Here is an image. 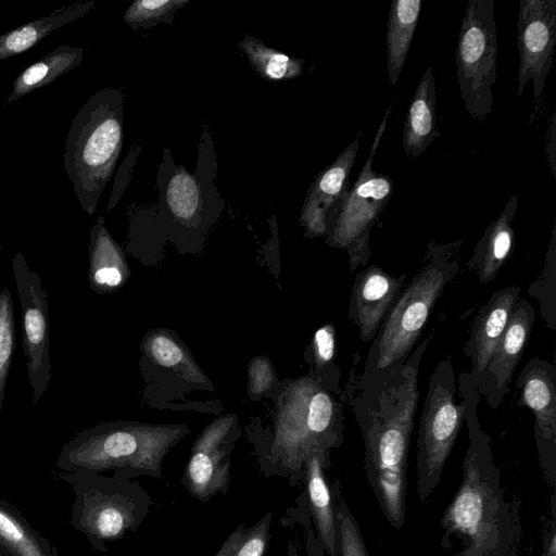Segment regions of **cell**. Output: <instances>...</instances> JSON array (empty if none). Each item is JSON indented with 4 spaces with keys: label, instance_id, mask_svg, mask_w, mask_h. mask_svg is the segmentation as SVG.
Returning a JSON list of instances; mask_svg holds the SVG:
<instances>
[{
    "label": "cell",
    "instance_id": "cell-32",
    "mask_svg": "<svg viewBox=\"0 0 556 556\" xmlns=\"http://www.w3.org/2000/svg\"><path fill=\"white\" fill-rule=\"evenodd\" d=\"M189 0H136L125 11L123 20L132 29L150 28L159 23L169 24L175 12Z\"/></svg>",
    "mask_w": 556,
    "mask_h": 556
},
{
    "label": "cell",
    "instance_id": "cell-37",
    "mask_svg": "<svg viewBox=\"0 0 556 556\" xmlns=\"http://www.w3.org/2000/svg\"><path fill=\"white\" fill-rule=\"evenodd\" d=\"M287 556H299L296 546L292 541L288 543Z\"/></svg>",
    "mask_w": 556,
    "mask_h": 556
},
{
    "label": "cell",
    "instance_id": "cell-12",
    "mask_svg": "<svg viewBox=\"0 0 556 556\" xmlns=\"http://www.w3.org/2000/svg\"><path fill=\"white\" fill-rule=\"evenodd\" d=\"M519 53L518 97L532 80L533 97H541L553 66L556 42V0H520L517 23Z\"/></svg>",
    "mask_w": 556,
    "mask_h": 556
},
{
    "label": "cell",
    "instance_id": "cell-16",
    "mask_svg": "<svg viewBox=\"0 0 556 556\" xmlns=\"http://www.w3.org/2000/svg\"><path fill=\"white\" fill-rule=\"evenodd\" d=\"M358 148L357 136L331 165L316 176L308 188L300 216L306 237L326 236L331 216L351 188L350 174Z\"/></svg>",
    "mask_w": 556,
    "mask_h": 556
},
{
    "label": "cell",
    "instance_id": "cell-10",
    "mask_svg": "<svg viewBox=\"0 0 556 556\" xmlns=\"http://www.w3.org/2000/svg\"><path fill=\"white\" fill-rule=\"evenodd\" d=\"M12 271L21 304L23 353L36 406L52 378L48 298L39 275L29 268L22 252L14 254Z\"/></svg>",
    "mask_w": 556,
    "mask_h": 556
},
{
    "label": "cell",
    "instance_id": "cell-21",
    "mask_svg": "<svg viewBox=\"0 0 556 556\" xmlns=\"http://www.w3.org/2000/svg\"><path fill=\"white\" fill-rule=\"evenodd\" d=\"M435 78L429 66L412 98L404 122L402 143L409 157L424 153L437 136Z\"/></svg>",
    "mask_w": 556,
    "mask_h": 556
},
{
    "label": "cell",
    "instance_id": "cell-6",
    "mask_svg": "<svg viewBox=\"0 0 556 556\" xmlns=\"http://www.w3.org/2000/svg\"><path fill=\"white\" fill-rule=\"evenodd\" d=\"M188 433L185 425L103 422L79 433L67 453L94 468L161 478L165 455Z\"/></svg>",
    "mask_w": 556,
    "mask_h": 556
},
{
    "label": "cell",
    "instance_id": "cell-25",
    "mask_svg": "<svg viewBox=\"0 0 556 556\" xmlns=\"http://www.w3.org/2000/svg\"><path fill=\"white\" fill-rule=\"evenodd\" d=\"M148 358L161 367L178 372L185 380L201 388H212L211 381L192 358L185 344L170 331L156 329L142 341Z\"/></svg>",
    "mask_w": 556,
    "mask_h": 556
},
{
    "label": "cell",
    "instance_id": "cell-29",
    "mask_svg": "<svg viewBox=\"0 0 556 556\" xmlns=\"http://www.w3.org/2000/svg\"><path fill=\"white\" fill-rule=\"evenodd\" d=\"M528 294L540 304V314L551 330L556 329V224L544 258L543 269L528 288Z\"/></svg>",
    "mask_w": 556,
    "mask_h": 556
},
{
    "label": "cell",
    "instance_id": "cell-14",
    "mask_svg": "<svg viewBox=\"0 0 556 556\" xmlns=\"http://www.w3.org/2000/svg\"><path fill=\"white\" fill-rule=\"evenodd\" d=\"M535 319V309L519 299L483 372L476 379L478 393L495 410L510 391L515 369L522 357Z\"/></svg>",
    "mask_w": 556,
    "mask_h": 556
},
{
    "label": "cell",
    "instance_id": "cell-17",
    "mask_svg": "<svg viewBox=\"0 0 556 556\" xmlns=\"http://www.w3.org/2000/svg\"><path fill=\"white\" fill-rule=\"evenodd\" d=\"M521 288L509 286L492 294L478 311L464 352L471 362L469 375L476 380L486 368L506 328L514 307L520 299Z\"/></svg>",
    "mask_w": 556,
    "mask_h": 556
},
{
    "label": "cell",
    "instance_id": "cell-9",
    "mask_svg": "<svg viewBox=\"0 0 556 556\" xmlns=\"http://www.w3.org/2000/svg\"><path fill=\"white\" fill-rule=\"evenodd\" d=\"M460 98L473 118L492 111L497 77V34L494 0H470L462 20L456 47Z\"/></svg>",
    "mask_w": 556,
    "mask_h": 556
},
{
    "label": "cell",
    "instance_id": "cell-2",
    "mask_svg": "<svg viewBox=\"0 0 556 556\" xmlns=\"http://www.w3.org/2000/svg\"><path fill=\"white\" fill-rule=\"evenodd\" d=\"M459 392L469 443L462 482L441 519L442 542L450 538L459 541L460 549L454 556H517L521 538L518 513L506 501L490 435L478 419L477 382L469 372L460 374Z\"/></svg>",
    "mask_w": 556,
    "mask_h": 556
},
{
    "label": "cell",
    "instance_id": "cell-18",
    "mask_svg": "<svg viewBox=\"0 0 556 556\" xmlns=\"http://www.w3.org/2000/svg\"><path fill=\"white\" fill-rule=\"evenodd\" d=\"M329 466L330 451H312L304 464L303 482L321 547L328 556H338L333 496L326 478Z\"/></svg>",
    "mask_w": 556,
    "mask_h": 556
},
{
    "label": "cell",
    "instance_id": "cell-1",
    "mask_svg": "<svg viewBox=\"0 0 556 556\" xmlns=\"http://www.w3.org/2000/svg\"><path fill=\"white\" fill-rule=\"evenodd\" d=\"M431 332L397 370L364 376L353 355L342 402L350 407L364 442L367 480L388 522L401 530L406 516L407 457L418 404V372Z\"/></svg>",
    "mask_w": 556,
    "mask_h": 556
},
{
    "label": "cell",
    "instance_id": "cell-30",
    "mask_svg": "<svg viewBox=\"0 0 556 556\" xmlns=\"http://www.w3.org/2000/svg\"><path fill=\"white\" fill-rule=\"evenodd\" d=\"M273 513L268 511L251 527L239 525L214 556H264L270 536Z\"/></svg>",
    "mask_w": 556,
    "mask_h": 556
},
{
    "label": "cell",
    "instance_id": "cell-4",
    "mask_svg": "<svg viewBox=\"0 0 556 556\" xmlns=\"http://www.w3.org/2000/svg\"><path fill=\"white\" fill-rule=\"evenodd\" d=\"M462 241L430 242L419 269L403 288L367 352L362 375L383 376L403 366L431 312L460 269Z\"/></svg>",
    "mask_w": 556,
    "mask_h": 556
},
{
    "label": "cell",
    "instance_id": "cell-36",
    "mask_svg": "<svg viewBox=\"0 0 556 556\" xmlns=\"http://www.w3.org/2000/svg\"><path fill=\"white\" fill-rule=\"evenodd\" d=\"M556 121H555V114L552 115L548 130H547V141H546V154H547V161L551 167V172L553 176H555V164H556Z\"/></svg>",
    "mask_w": 556,
    "mask_h": 556
},
{
    "label": "cell",
    "instance_id": "cell-11",
    "mask_svg": "<svg viewBox=\"0 0 556 556\" xmlns=\"http://www.w3.org/2000/svg\"><path fill=\"white\" fill-rule=\"evenodd\" d=\"M239 435L235 415L213 420L200 433L182 475V484L191 496L204 504L218 493L227 494L230 454Z\"/></svg>",
    "mask_w": 556,
    "mask_h": 556
},
{
    "label": "cell",
    "instance_id": "cell-19",
    "mask_svg": "<svg viewBox=\"0 0 556 556\" xmlns=\"http://www.w3.org/2000/svg\"><path fill=\"white\" fill-rule=\"evenodd\" d=\"M517 204L518 197H510L500 216L485 228L473 249L472 257L466 264L469 269L476 271L481 283L493 280L514 252L513 220Z\"/></svg>",
    "mask_w": 556,
    "mask_h": 556
},
{
    "label": "cell",
    "instance_id": "cell-24",
    "mask_svg": "<svg viewBox=\"0 0 556 556\" xmlns=\"http://www.w3.org/2000/svg\"><path fill=\"white\" fill-rule=\"evenodd\" d=\"M84 48L62 45L24 68L14 79L4 105L42 88L71 72L83 61Z\"/></svg>",
    "mask_w": 556,
    "mask_h": 556
},
{
    "label": "cell",
    "instance_id": "cell-26",
    "mask_svg": "<svg viewBox=\"0 0 556 556\" xmlns=\"http://www.w3.org/2000/svg\"><path fill=\"white\" fill-rule=\"evenodd\" d=\"M164 201L172 217L182 225L201 220L204 198L197 177L184 167L175 168L165 186Z\"/></svg>",
    "mask_w": 556,
    "mask_h": 556
},
{
    "label": "cell",
    "instance_id": "cell-7",
    "mask_svg": "<svg viewBox=\"0 0 556 556\" xmlns=\"http://www.w3.org/2000/svg\"><path fill=\"white\" fill-rule=\"evenodd\" d=\"M456 377L451 358L431 374L420 416L416 456V489L421 503L438 486L464 420V403H456Z\"/></svg>",
    "mask_w": 556,
    "mask_h": 556
},
{
    "label": "cell",
    "instance_id": "cell-31",
    "mask_svg": "<svg viewBox=\"0 0 556 556\" xmlns=\"http://www.w3.org/2000/svg\"><path fill=\"white\" fill-rule=\"evenodd\" d=\"M331 488L338 556H369L358 523L343 498L339 482Z\"/></svg>",
    "mask_w": 556,
    "mask_h": 556
},
{
    "label": "cell",
    "instance_id": "cell-33",
    "mask_svg": "<svg viewBox=\"0 0 556 556\" xmlns=\"http://www.w3.org/2000/svg\"><path fill=\"white\" fill-rule=\"evenodd\" d=\"M12 294L8 288L0 290V412L15 348V325Z\"/></svg>",
    "mask_w": 556,
    "mask_h": 556
},
{
    "label": "cell",
    "instance_id": "cell-28",
    "mask_svg": "<svg viewBox=\"0 0 556 556\" xmlns=\"http://www.w3.org/2000/svg\"><path fill=\"white\" fill-rule=\"evenodd\" d=\"M307 353V362L312 367L311 375L334 395L342 394L339 388L341 371L336 364L333 324H325L315 331Z\"/></svg>",
    "mask_w": 556,
    "mask_h": 556
},
{
    "label": "cell",
    "instance_id": "cell-13",
    "mask_svg": "<svg viewBox=\"0 0 556 556\" xmlns=\"http://www.w3.org/2000/svg\"><path fill=\"white\" fill-rule=\"evenodd\" d=\"M518 407L534 414V438L546 481L556 484V369L546 359L532 358L521 369L517 381Z\"/></svg>",
    "mask_w": 556,
    "mask_h": 556
},
{
    "label": "cell",
    "instance_id": "cell-35",
    "mask_svg": "<svg viewBox=\"0 0 556 556\" xmlns=\"http://www.w3.org/2000/svg\"><path fill=\"white\" fill-rule=\"evenodd\" d=\"M0 535L10 541L17 542L24 536V533L10 517L0 511Z\"/></svg>",
    "mask_w": 556,
    "mask_h": 556
},
{
    "label": "cell",
    "instance_id": "cell-23",
    "mask_svg": "<svg viewBox=\"0 0 556 556\" xmlns=\"http://www.w3.org/2000/svg\"><path fill=\"white\" fill-rule=\"evenodd\" d=\"M421 0H394L387 24V70L392 87H395L417 28Z\"/></svg>",
    "mask_w": 556,
    "mask_h": 556
},
{
    "label": "cell",
    "instance_id": "cell-15",
    "mask_svg": "<svg viewBox=\"0 0 556 556\" xmlns=\"http://www.w3.org/2000/svg\"><path fill=\"white\" fill-rule=\"evenodd\" d=\"M406 277L407 273L392 276L378 265H370L356 274L348 315L357 327L363 343H369L377 336L405 287Z\"/></svg>",
    "mask_w": 556,
    "mask_h": 556
},
{
    "label": "cell",
    "instance_id": "cell-3",
    "mask_svg": "<svg viewBox=\"0 0 556 556\" xmlns=\"http://www.w3.org/2000/svg\"><path fill=\"white\" fill-rule=\"evenodd\" d=\"M343 420L342 402L311 374L291 381L281 393L273 437L260 458L262 471L296 485L312 451L331 452L341 445Z\"/></svg>",
    "mask_w": 556,
    "mask_h": 556
},
{
    "label": "cell",
    "instance_id": "cell-5",
    "mask_svg": "<svg viewBox=\"0 0 556 556\" xmlns=\"http://www.w3.org/2000/svg\"><path fill=\"white\" fill-rule=\"evenodd\" d=\"M124 99L117 87L97 91L79 108L66 136L64 170L89 215L96 212L123 148Z\"/></svg>",
    "mask_w": 556,
    "mask_h": 556
},
{
    "label": "cell",
    "instance_id": "cell-8",
    "mask_svg": "<svg viewBox=\"0 0 556 556\" xmlns=\"http://www.w3.org/2000/svg\"><path fill=\"white\" fill-rule=\"evenodd\" d=\"M391 110V105L386 110L357 179L327 226L326 243L348 252L352 271L365 266L369 261L370 231L393 192L392 179L387 175L377 174L372 168Z\"/></svg>",
    "mask_w": 556,
    "mask_h": 556
},
{
    "label": "cell",
    "instance_id": "cell-22",
    "mask_svg": "<svg viewBox=\"0 0 556 556\" xmlns=\"http://www.w3.org/2000/svg\"><path fill=\"white\" fill-rule=\"evenodd\" d=\"M94 1H76L0 35V61L24 53L58 28L92 11Z\"/></svg>",
    "mask_w": 556,
    "mask_h": 556
},
{
    "label": "cell",
    "instance_id": "cell-34",
    "mask_svg": "<svg viewBox=\"0 0 556 556\" xmlns=\"http://www.w3.org/2000/svg\"><path fill=\"white\" fill-rule=\"evenodd\" d=\"M275 368L266 356L252 358L249 365V394L256 397L273 387Z\"/></svg>",
    "mask_w": 556,
    "mask_h": 556
},
{
    "label": "cell",
    "instance_id": "cell-20",
    "mask_svg": "<svg viewBox=\"0 0 556 556\" xmlns=\"http://www.w3.org/2000/svg\"><path fill=\"white\" fill-rule=\"evenodd\" d=\"M129 276L122 248L108 231L104 217L99 216L90 229L88 280L96 293L121 288Z\"/></svg>",
    "mask_w": 556,
    "mask_h": 556
},
{
    "label": "cell",
    "instance_id": "cell-27",
    "mask_svg": "<svg viewBox=\"0 0 556 556\" xmlns=\"http://www.w3.org/2000/svg\"><path fill=\"white\" fill-rule=\"evenodd\" d=\"M239 47L253 70L265 80H289L302 74L303 59H295L269 48L254 36L245 34Z\"/></svg>",
    "mask_w": 556,
    "mask_h": 556
}]
</instances>
